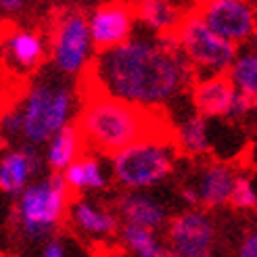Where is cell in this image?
<instances>
[{
    "instance_id": "1",
    "label": "cell",
    "mask_w": 257,
    "mask_h": 257,
    "mask_svg": "<svg viewBox=\"0 0 257 257\" xmlns=\"http://www.w3.org/2000/svg\"><path fill=\"white\" fill-rule=\"evenodd\" d=\"M84 71L86 88L140 107L170 105L182 98L197 78L174 34L130 36L94 53Z\"/></svg>"
},
{
    "instance_id": "2",
    "label": "cell",
    "mask_w": 257,
    "mask_h": 257,
    "mask_svg": "<svg viewBox=\"0 0 257 257\" xmlns=\"http://www.w3.org/2000/svg\"><path fill=\"white\" fill-rule=\"evenodd\" d=\"M75 127L84 149L109 157L136 140L174 134L163 107H140L92 88H86Z\"/></svg>"
},
{
    "instance_id": "3",
    "label": "cell",
    "mask_w": 257,
    "mask_h": 257,
    "mask_svg": "<svg viewBox=\"0 0 257 257\" xmlns=\"http://www.w3.org/2000/svg\"><path fill=\"white\" fill-rule=\"evenodd\" d=\"M178 153L174 134L136 140L111 155L113 178L125 190L157 186L174 174Z\"/></svg>"
},
{
    "instance_id": "4",
    "label": "cell",
    "mask_w": 257,
    "mask_h": 257,
    "mask_svg": "<svg viewBox=\"0 0 257 257\" xmlns=\"http://www.w3.org/2000/svg\"><path fill=\"white\" fill-rule=\"evenodd\" d=\"M17 222L21 232L32 238L50 236L59 228V224L67 217L71 192L65 184L61 172L30 182L17 195Z\"/></svg>"
},
{
    "instance_id": "5",
    "label": "cell",
    "mask_w": 257,
    "mask_h": 257,
    "mask_svg": "<svg viewBox=\"0 0 257 257\" xmlns=\"http://www.w3.org/2000/svg\"><path fill=\"white\" fill-rule=\"evenodd\" d=\"M21 109V136L34 147L44 145L59 127L69 123L73 115V92L67 84L42 80L36 82Z\"/></svg>"
},
{
    "instance_id": "6",
    "label": "cell",
    "mask_w": 257,
    "mask_h": 257,
    "mask_svg": "<svg viewBox=\"0 0 257 257\" xmlns=\"http://www.w3.org/2000/svg\"><path fill=\"white\" fill-rule=\"evenodd\" d=\"M176 42L180 50L184 53L188 63L195 69V73L203 71V75L209 73H226L230 63L234 61L238 46L226 38L217 36L203 23L199 13L192 9L186 13L184 19L174 32Z\"/></svg>"
},
{
    "instance_id": "7",
    "label": "cell",
    "mask_w": 257,
    "mask_h": 257,
    "mask_svg": "<svg viewBox=\"0 0 257 257\" xmlns=\"http://www.w3.org/2000/svg\"><path fill=\"white\" fill-rule=\"evenodd\" d=\"M170 220V217H168ZM165 247L178 257H209L215 249L217 228L209 209H186L165 222Z\"/></svg>"
},
{
    "instance_id": "8",
    "label": "cell",
    "mask_w": 257,
    "mask_h": 257,
    "mask_svg": "<svg viewBox=\"0 0 257 257\" xmlns=\"http://www.w3.org/2000/svg\"><path fill=\"white\" fill-rule=\"evenodd\" d=\"M50 55L55 67L65 75H78L88 67L92 59V44H90L88 21L82 13L67 11L57 19L50 40Z\"/></svg>"
},
{
    "instance_id": "9",
    "label": "cell",
    "mask_w": 257,
    "mask_h": 257,
    "mask_svg": "<svg viewBox=\"0 0 257 257\" xmlns=\"http://www.w3.org/2000/svg\"><path fill=\"white\" fill-rule=\"evenodd\" d=\"M195 11L211 32L234 42L236 46L247 44L255 36L257 21L251 0H213Z\"/></svg>"
},
{
    "instance_id": "10",
    "label": "cell",
    "mask_w": 257,
    "mask_h": 257,
    "mask_svg": "<svg viewBox=\"0 0 257 257\" xmlns=\"http://www.w3.org/2000/svg\"><path fill=\"white\" fill-rule=\"evenodd\" d=\"M88 34L92 53H102L119 42L127 40L134 32V7L125 0H111V3L100 5L88 19Z\"/></svg>"
},
{
    "instance_id": "11",
    "label": "cell",
    "mask_w": 257,
    "mask_h": 257,
    "mask_svg": "<svg viewBox=\"0 0 257 257\" xmlns=\"http://www.w3.org/2000/svg\"><path fill=\"white\" fill-rule=\"evenodd\" d=\"M190 94L192 107L199 115L207 119H226L230 117L236 88L228 73H209L203 78H195Z\"/></svg>"
},
{
    "instance_id": "12",
    "label": "cell",
    "mask_w": 257,
    "mask_h": 257,
    "mask_svg": "<svg viewBox=\"0 0 257 257\" xmlns=\"http://www.w3.org/2000/svg\"><path fill=\"white\" fill-rule=\"evenodd\" d=\"M40 172V157L34 145L13 149L0 157V190L7 195L19 192L32 182V178Z\"/></svg>"
},
{
    "instance_id": "13",
    "label": "cell",
    "mask_w": 257,
    "mask_h": 257,
    "mask_svg": "<svg viewBox=\"0 0 257 257\" xmlns=\"http://www.w3.org/2000/svg\"><path fill=\"white\" fill-rule=\"evenodd\" d=\"M234 178L236 174L228 163L215 161V163L205 165L199 176V182L192 184L197 190V199L201 207L203 209L226 207L230 192H232V186H234Z\"/></svg>"
},
{
    "instance_id": "14",
    "label": "cell",
    "mask_w": 257,
    "mask_h": 257,
    "mask_svg": "<svg viewBox=\"0 0 257 257\" xmlns=\"http://www.w3.org/2000/svg\"><path fill=\"white\" fill-rule=\"evenodd\" d=\"M67 215H69L71 224L78 228L80 232L90 234L94 238H109L113 234H117V230H119L117 215L113 211L98 207L96 203L82 199V197H78V199L71 197Z\"/></svg>"
},
{
    "instance_id": "15",
    "label": "cell",
    "mask_w": 257,
    "mask_h": 257,
    "mask_svg": "<svg viewBox=\"0 0 257 257\" xmlns=\"http://www.w3.org/2000/svg\"><path fill=\"white\" fill-rule=\"evenodd\" d=\"M117 213L121 215L123 222L140 224L153 230H161L165 222H168V209H165V205L143 190L123 192L117 201Z\"/></svg>"
},
{
    "instance_id": "16",
    "label": "cell",
    "mask_w": 257,
    "mask_h": 257,
    "mask_svg": "<svg viewBox=\"0 0 257 257\" xmlns=\"http://www.w3.org/2000/svg\"><path fill=\"white\" fill-rule=\"evenodd\" d=\"M5 57L15 69L32 71L44 61L46 42L34 30H15L5 42Z\"/></svg>"
},
{
    "instance_id": "17",
    "label": "cell",
    "mask_w": 257,
    "mask_h": 257,
    "mask_svg": "<svg viewBox=\"0 0 257 257\" xmlns=\"http://www.w3.org/2000/svg\"><path fill=\"white\" fill-rule=\"evenodd\" d=\"M134 17L153 34H174L186 13L176 0H136Z\"/></svg>"
},
{
    "instance_id": "18",
    "label": "cell",
    "mask_w": 257,
    "mask_h": 257,
    "mask_svg": "<svg viewBox=\"0 0 257 257\" xmlns=\"http://www.w3.org/2000/svg\"><path fill=\"white\" fill-rule=\"evenodd\" d=\"M44 145V161L53 172H63L73 159H78L86 151L75 123H65L63 127H59Z\"/></svg>"
},
{
    "instance_id": "19",
    "label": "cell",
    "mask_w": 257,
    "mask_h": 257,
    "mask_svg": "<svg viewBox=\"0 0 257 257\" xmlns=\"http://www.w3.org/2000/svg\"><path fill=\"white\" fill-rule=\"evenodd\" d=\"M71 195H82L86 190H105L109 186L102 165L92 155H80L61 172Z\"/></svg>"
},
{
    "instance_id": "20",
    "label": "cell",
    "mask_w": 257,
    "mask_h": 257,
    "mask_svg": "<svg viewBox=\"0 0 257 257\" xmlns=\"http://www.w3.org/2000/svg\"><path fill=\"white\" fill-rule=\"evenodd\" d=\"M174 140L178 145V151L186 153V155H192V157L207 155V153H211L209 119L199 115L197 111L190 113L174 130Z\"/></svg>"
},
{
    "instance_id": "21",
    "label": "cell",
    "mask_w": 257,
    "mask_h": 257,
    "mask_svg": "<svg viewBox=\"0 0 257 257\" xmlns=\"http://www.w3.org/2000/svg\"><path fill=\"white\" fill-rule=\"evenodd\" d=\"M119 238H121V245L125 247V251H130L136 257H165L170 255L165 242L159 240L157 230L147 228V226H140V224H132V222H123Z\"/></svg>"
},
{
    "instance_id": "22",
    "label": "cell",
    "mask_w": 257,
    "mask_h": 257,
    "mask_svg": "<svg viewBox=\"0 0 257 257\" xmlns=\"http://www.w3.org/2000/svg\"><path fill=\"white\" fill-rule=\"evenodd\" d=\"M228 78L232 80L238 92L257 96V55L255 48H249L245 53H236L234 61L228 67Z\"/></svg>"
},
{
    "instance_id": "23",
    "label": "cell",
    "mask_w": 257,
    "mask_h": 257,
    "mask_svg": "<svg viewBox=\"0 0 257 257\" xmlns=\"http://www.w3.org/2000/svg\"><path fill=\"white\" fill-rule=\"evenodd\" d=\"M228 205L234 211H255L257 207V192H255V184L249 176H236L234 178V186L230 192Z\"/></svg>"
},
{
    "instance_id": "24",
    "label": "cell",
    "mask_w": 257,
    "mask_h": 257,
    "mask_svg": "<svg viewBox=\"0 0 257 257\" xmlns=\"http://www.w3.org/2000/svg\"><path fill=\"white\" fill-rule=\"evenodd\" d=\"M253 109H255V96L245 94V92H238V90H236L228 119H245V117H249V115H251Z\"/></svg>"
},
{
    "instance_id": "25",
    "label": "cell",
    "mask_w": 257,
    "mask_h": 257,
    "mask_svg": "<svg viewBox=\"0 0 257 257\" xmlns=\"http://www.w3.org/2000/svg\"><path fill=\"white\" fill-rule=\"evenodd\" d=\"M21 127H23V119H21V109H11L7 113H3L0 117V132L7 134L9 138H15L21 134Z\"/></svg>"
},
{
    "instance_id": "26",
    "label": "cell",
    "mask_w": 257,
    "mask_h": 257,
    "mask_svg": "<svg viewBox=\"0 0 257 257\" xmlns=\"http://www.w3.org/2000/svg\"><path fill=\"white\" fill-rule=\"evenodd\" d=\"M238 257H257V234L255 232H249L245 234L242 242L238 245Z\"/></svg>"
},
{
    "instance_id": "27",
    "label": "cell",
    "mask_w": 257,
    "mask_h": 257,
    "mask_svg": "<svg viewBox=\"0 0 257 257\" xmlns=\"http://www.w3.org/2000/svg\"><path fill=\"white\" fill-rule=\"evenodd\" d=\"M40 255L42 257H65L67 251H65V245H63L59 238H48L46 245L40 251Z\"/></svg>"
},
{
    "instance_id": "28",
    "label": "cell",
    "mask_w": 257,
    "mask_h": 257,
    "mask_svg": "<svg viewBox=\"0 0 257 257\" xmlns=\"http://www.w3.org/2000/svg\"><path fill=\"white\" fill-rule=\"evenodd\" d=\"M28 0H0V13L5 15H15V13L23 11Z\"/></svg>"
},
{
    "instance_id": "29",
    "label": "cell",
    "mask_w": 257,
    "mask_h": 257,
    "mask_svg": "<svg viewBox=\"0 0 257 257\" xmlns=\"http://www.w3.org/2000/svg\"><path fill=\"white\" fill-rule=\"evenodd\" d=\"M192 3H195V9H201V7H205V5L213 3V0H192Z\"/></svg>"
},
{
    "instance_id": "30",
    "label": "cell",
    "mask_w": 257,
    "mask_h": 257,
    "mask_svg": "<svg viewBox=\"0 0 257 257\" xmlns=\"http://www.w3.org/2000/svg\"><path fill=\"white\" fill-rule=\"evenodd\" d=\"M125 3H132V5H134V3H136V0H125Z\"/></svg>"
},
{
    "instance_id": "31",
    "label": "cell",
    "mask_w": 257,
    "mask_h": 257,
    "mask_svg": "<svg viewBox=\"0 0 257 257\" xmlns=\"http://www.w3.org/2000/svg\"><path fill=\"white\" fill-rule=\"evenodd\" d=\"M251 3H253V0H251Z\"/></svg>"
}]
</instances>
